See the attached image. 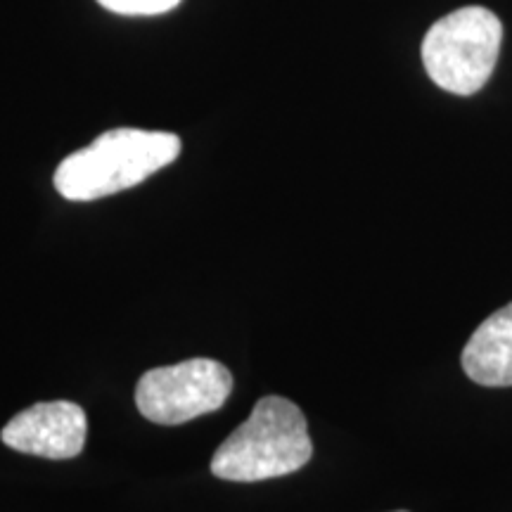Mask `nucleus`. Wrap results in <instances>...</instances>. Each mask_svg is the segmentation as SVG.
Wrapping results in <instances>:
<instances>
[{"instance_id":"nucleus-2","label":"nucleus","mask_w":512,"mask_h":512,"mask_svg":"<svg viewBox=\"0 0 512 512\" xmlns=\"http://www.w3.org/2000/svg\"><path fill=\"white\" fill-rule=\"evenodd\" d=\"M313 444L302 408L285 396H264L211 458V475L226 482H264L302 470Z\"/></svg>"},{"instance_id":"nucleus-8","label":"nucleus","mask_w":512,"mask_h":512,"mask_svg":"<svg viewBox=\"0 0 512 512\" xmlns=\"http://www.w3.org/2000/svg\"><path fill=\"white\" fill-rule=\"evenodd\" d=\"M396 512H406V510H396Z\"/></svg>"},{"instance_id":"nucleus-3","label":"nucleus","mask_w":512,"mask_h":512,"mask_svg":"<svg viewBox=\"0 0 512 512\" xmlns=\"http://www.w3.org/2000/svg\"><path fill=\"white\" fill-rule=\"evenodd\" d=\"M501 19L486 8H460L439 19L422 41V64L439 88L475 95L494 74L501 53Z\"/></svg>"},{"instance_id":"nucleus-7","label":"nucleus","mask_w":512,"mask_h":512,"mask_svg":"<svg viewBox=\"0 0 512 512\" xmlns=\"http://www.w3.org/2000/svg\"><path fill=\"white\" fill-rule=\"evenodd\" d=\"M98 3L114 15L152 17L174 10L176 5H181V0H98Z\"/></svg>"},{"instance_id":"nucleus-1","label":"nucleus","mask_w":512,"mask_h":512,"mask_svg":"<svg viewBox=\"0 0 512 512\" xmlns=\"http://www.w3.org/2000/svg\"><path fill=\"white\" fill-rule=\"evenodd\" d=\"M181 155V138L166 131L112 128L62 159L55 188L64 200L93 202L136 188Z\"/></svg>"},{"instance_id":"nucleus-5","label":"nucleus","mask_w":512,"mask_h":512,"mask_svg":"<svg viewBox=\"0 0 512 512\" xmlns=\"http://www.w3.org/2000/svg\"><path fill=\"white\" fill-rule=\"evenodd\" d=\"M88 418L74 401H41L17 413L0 432L5 446L50 460L76 458L86 446Z\"/></svg>"},{"instance_id":"nucleus-4","label":"nucleus","mask_w":512,"mask_h":512,"mask_svg":"<svg viewBox=\"0 0 512 512\" xmlns=\"http://www.w3.org/2000/svg\"><path fill=\"white\" fill-rule=\"evenodd\" d=\"M233 392V373L211 358L152 368L138 380L136 406L155 425H183L219 411Z\"/></svg>"},{"instance_id":"nucleus-6","label":"nucleus","mask_w":512,"mask_h":512,"mask_svg":"<svg viewBox=\"0 0 512 512\" xmlns=\"http://www.w3.org/2000/svg\"><path fill=\"white\" fill-rule=\"evenodd\" d=\"M463 370L482 387H512V302L475 330L463 349Z\"/></svg>"}]
</instances>
